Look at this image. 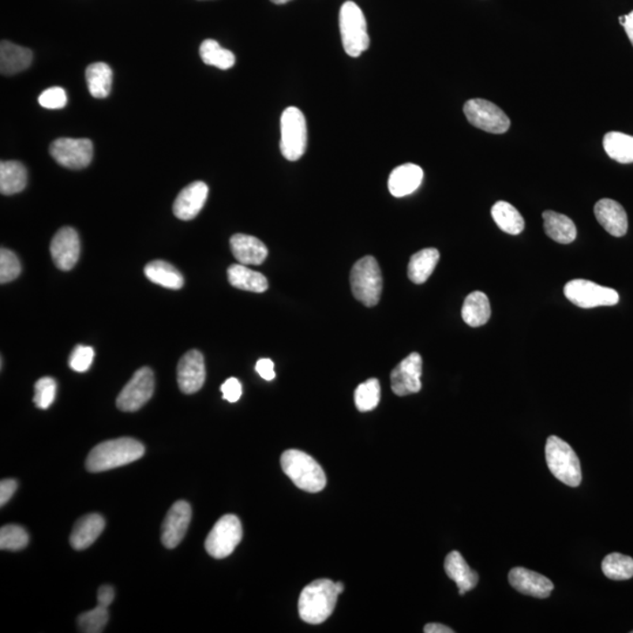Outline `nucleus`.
I'll return each mask as SVG.
<instances>
[{
    "mask_svg": "<svg viewBox=\"0 0 633 633\" xmlns=\"http://www.w3.org/2000/svg\"><path fill=\"white\" fill-rule=\"evenodd\" d=\"M355 406L358 411L370 412L379 404L380 402V384L379 380L369 379L358 386L354 393Z\"/></svg>",
    "mask_w": 633,
    "mask_h": 633,
    "instance_id": "nucleus-36",
    "label": "nucleus"
},
{
    "mask_svg": "<svg viewBox=\"0 0 633 633\" xmlns=\"http://www.w3.org/2000/svg\"><path fill=\"white\" fill-rule=\"evenodd\" d=\"M422 358L414 352L404 358L391 373V387L395 395L404 396L421 391Z\"/></svg>",
    "mask_w": 633,
    "mask_h": 633,
    "instance_id": "nucleus-13",
    "label": "nucleus"
},
{
    "mask_svg": "<svg viewBox=\"0 0 633 633\" xmlns=\"http://www.w3.org/2000/svg\"><path fill=\"white\" fill-rule=\"evenodd\" d=\"M351 290L357 301L372 307L380 301L383 292V276L376 258L366 256L351 270Z\"/></svg>",
    "mask_w": 633,
    "mask_h": 633,
    "instance_id": "nucleus-5",
    "label": "nucleus"
},
{
    "mask_svg": "<svg viewBox=\"0 0 633 633\" xmlns=\"http://www.w3.org/2000/svg\"><path fill=\"white\" fill-rule=\"evenodd\" d=\"M492 216L497 227L509 235H519L526 227V222L518 209L505 201L496 202L493 205Z\"/></svg>",
    "mask_w": 633,
    "mask_h": 633,
    "instance_id": "nucleus-32",
    "label": "nucleus"
},
{
    "mask_svg": "<svg viewBox=\"0 0 633 633\" xmlns=\"http://www.w3.org/2000/svg\"><path fill=\"white\" fill-rule=\"evenodd\" d=\"M464 115L471 125L487 133L504 134L511 127V120L496 104L485 99H471L463 106Z\"/></svg>",
    "mask_w": 633,
    "mask_h": 633,
    "instance_id": "nucleus-10",
    "label": "nucleus"
},
{
    "mask_svg": "<svg viewBox=\"0 0 633 633\" xmlns=\"http://www.w3.org/2000/svg\"><path fill=\"white\" fill-rule=\"evenodd\" d=\"M232 254L243 265H260L268 257L264 243L254 236L236 234L230 239Z\"/></svg>",
    "mask_w": 633,
    "mask_h": 633,
    "instance_id": "nucleus-20",
    "label": "nucleus"
},
{
    "mask_svg": "<svg viewBox=\"0 0 633 633\" xmlns=\"http://www.w3.org/2000/svg\"><path fill=\"white\" fill-rule=\"evenodd\" d=\"M115 591L110 586H103L97 591V604L108 608L113 602Z\"/></svg>",
    "mask_w": 633,
    "mask_h": 633,
    "instance_id": "nucleus-46",
    "label": "nucleus"
},
{
    "mask_svg": "<svg viewBox=\"0 0 633 633\" xmlns=\"http://www.w3.org/2000/svg\"><path fill=\"white\" fill-rule=\"evenodd\" d=\"M338 596L336 583L332 580H313L303 589L299 597V616L307 624L324 623L335 612Z\"/></svg>",
    "mask_w": 633,
    "mask_h": 633,
    "instance_id": "nucleus-2",
    "label": "nucleus"
},
{
    "mask_svg": "<svg viewBox=\"0 0 633 633\" xmlns=\"http://www.w3.org/2000/svg\"><path fill=\"white\" fill-rule=\"evenodd\" d=\"M93 359H95V350L92 347L78 346L71 354L69 365L76 372H86L92 366Z\"/></svg>",
    "mask_w": 633,
    "mask_h": 633,
    "instance_id": "nucleus-41",
    "label": "nucleus"
},
{
    "mask_svg": "<svg viewBox=\"0 0 633 633\" xmlns=\"http://www.w3.org/2000/svg\"><path fill=\"white\" fill-rule=\"evenodd\" d=\"M28 531L17 524H7L0 529V548L7 552H20L29 545Z\"/></svg>",
    "mask_w": 633,
    "mask_h": 633,
    "instance_id": "nucleus-37",
    "label": "nucleus"
},
{
    "mask_svg": "<svg viewBox=\"0 0 633 633\" xmlns=\"http://www.w3.org/2000/svg\"><path fill=\"white\" fill-rule=\"evenodd\" d=\"M106 526L104 519L99 514H89L78 521L71 534V546L76 550H85L103 534Z\"/></svg>",
    "mask_w": 633,
    "mask_h": 633,
    "instance_id": "nucleus-24",
    "label": "nucleus"
},
{
    "mask_svg": "<svg viewBox=\"0 0 633 633\" xmlns=\"http://www.w3.org/2000/svg\"><path fill=\"white\" fill-rule=\"evenodd\" d=\"M228 280L232 287L239 290L262 294L268 290V279L261 272L250 270L248 265L234 264L228 269Z\"/></svg>",
    "mask_w": 633,
    "mask_h": 633,
    "instance_id": "nucleus-27",
    "label": "nucleus"
},
{
    "mask_svg": "<svg viewBox=\"0 0 633 633\" xmlns=\"http://www.w3.org/2000/svg\"><path fill=\"white\" fill-rule=\"evenodd\" d=\"M200 55L205 65L220 70H229L235 65L236 58L231 51L221 46L216 40L207 39L201 44Z\"/></svg>",
    "mask_w": 633,
    "mask_h": 633,
    "instance_id": "nucleus-34",
    "label": "nucleus"
},
{
    "mask_svg": "<svg viewBox=\"0 0 633 633\" xmlns=\"http://www.w3.org/2000/svg\"><path fill=\"white\" fill-rule=\"evenodd\" d=\"M209 188L204 182L190 183L178 195L173 205L174 215L182 221L195 219L204 209Z\"/></svg>",
    "mask_w": 633,
    "mask_h": 633,
    "instance_id": "nucleus-17",
    "label": "nucleus"
},
{
    "mask_svg": "<svg viewBox=\"0 0 633 633\" xmlns=\"http://www.w3.org/2000/svg\"><path fill=\"white\" fill-rule=\"evenodd\" d=\"M67 95L62 87H51L41 93L39 96L40 106L47 110H59L67 104Z\"/></svg>",
    "mask_w": 633,
    "mask_h": 633,
    "instance_id": "nucleus-42",
    "label": "nucleus"
},
{
    "mask_svg": "<svg viewBox=\"0 0 633 633\" xmlns=\"http://www.w3.org/2000/svg\"><path fill=\"white\" fill-rule=\"evenodd\" d=\"M271 2L275 4H279L280 5V4H286L287 2H291V0H271Z\"/></svg>",
    "mask_w": 633,
    "mask_h": 633,
    "instance_id": "nucleus-50",
    "label": "nucleus"
},
{
    "mask_svg": "<svg viewBox=\"0 0 633 633\" xmlns=\"http://www.w3.org/2000/svg\"><path fill=\"white\" fill-rule=\"evenodd\" d=\"M192 521V507L188 502L178 501L171 505L170 512L163 521L162 539L163 546L168 549H174L185 538Z\"/></svg>",
    "mask_w": 633,
    "mask_h": 633,
    "instance_id": "nucleus-14",
    "label": "nucleus"
},
{
    "mask_svg": "<svg viewBox=\"0 0 633 633\" xmlns=\"http://www.w3.org/2000/svg\"><path fill=\"white\" fill-rule=\"evenodd\" d=\"M18 483L13 479H6L0 482V505L4 507L16 493Z\"/></svg>",
    "mask_w": 633,
    "mask_h": 633,
    "instance_id": "nucleus-44",
    "label": "nucleus"
},
{
    "mask_svg": "<svg viewBox=\"0 0 633 633\" xmlns=\"http://www.w3.org/2000/svg\"><path fill=\"white\" fill-rule=\"evenodd\" d=\"M631 633H633V631H631Z\"/></svg>",
    "mask_w": 633,
    "mask_h": 633,
    "instance_id": "nucleus-51",
    "label": "nucleus"
},
{
    "mask_svg": "<svg viewBox=\"0 0 633 633\" xmlns=\"http://www.w3.org/2000/svg\"><path fill=\"white\" fill-rule=\"evenodd\" d=\"M603 147L612 160L620 163H633V137L610 132L603 138Z\"/></svg>",
    "mask_w": 633,
    "mask_h": 633,
    "instance_id": "nucleus-33",
    "label": "nucleus"
},
{
    "mask_svg": "<svg viewBox=\"0 0 633 633\" xmlns=\"http://www.w3.org/2000/svg\"><path fill=\"white\" fill-rule=\"evenodd\" d=\"M595 216L610 235L623 237L628 232L629 222L625 209L618 202L603 198L595 205Z\"/></svg>",
    "mask_w": 633,
    "mask_h": 633,
    "instance_id": "nucleus-19",
    "label": "nucleus"
},
{
    "mask_svg": "<svg viewBox=\"0 0 633 633\" xmlns=\"http://www.w3.org/2000/svg\"><path fill=\"white\" fill-rule=\"evenodd\" d=\"M223 399L229 403H237L242 396V384L236 378H229L222 386H221Z\"/></svg>",
    "mask_w": 633,
    "mask_h": 633,
    "instance_id": "nucleus-43",
    "label": "nucleus"
},
{
    "mask_svg": "<svg viewBox=\"0 0 633 633\" xmlns=\"http://www.w3.org/2000/svg\"><path fill=\"white\" fill-rule=\"evenodd\" d=\"M145 454V446L132 437H120L101 442L93 448L86 460V468L91 473H101L126 466L141 459Z\"/></svg>",
    "mask_w": 633,
    "mask_h": 633,
    "instance_id": "nucleus-1",
    "label": "nucleus"
},
{
    "mask_svg": "<svg viewBox=\"0 0 633 633\" xmlns=\"http://www.w3.org/2000/svg\"><path fill=\"white\" fill-rule=\"evenodd\" d=\"M603 574L612 580H628L633 577V558L613 553L602 562Z\"/></svg>",
    "mask_w": 633,
    "mask_h": 633,
    "instance_id": "nucleus-35",
    "label": "nucleus"
},
{
    "mask_svg": "<svg viewBox=\"0 0 633 633\" xmlns=\"http://www.w3.org/2000/svg\"><path fill=\"white\" fill-rule=\"evenodd\" d=\"M242 537L241 521L235 515H224L217 521L205 539V550L216 560H222L234 553L236 546L242 541Z\"/></svg>",
    "mask_w": 633,
    "mask_h": 633,
    "instance_id": "nucleus-8",
    "label": "nucleus"
},
{
    "mask_svg": "<svg viewBox=\"0 0 633 633\" xmlns=\"http://www.w3.org/2000/svg\"><path fill=\"white\" fill-rule=\"evenodd\" d=\"M256 371L264 380L271 381L276 378L275 365L271 359H260L256 364Z\"/></svg>",
    "mask_w": 633,
    "mask_h": 633,
    "instance_id": "nucleus-45",
    "label": "nucleus"
},
{
    "mask_svg": "<svg viewBox=\"0 0 633 633\" xmlns=\"http://www.w3.org/2000/svg\"><path fill=\"white\" fill-rule=\"evenodd\" d=\"M28 183V171L18 161H3L0 163V192L14 195L22 192Z\"/></svg>",
    "mask_w": 633,
    "mask_h": 633,
    "instance_id": "nucleus-30",
    "label": "nucleus"
},
{
    "mask_svg": "<svg viewBox=\"0 0 633 633\" xmlns=\"http://www.w3.org/2000/svg\"><path fill=\"white\" fill-rule=\"evenodd\" d=\"M336 587H337V591H338L339 595L343 594L344 589H346V587H344V584L342 582H337Z\"/></svg>",
    "mask_w": 633,
    "mask_h": 633,
    "instance_id": "nucleus-49",
    "label": "nucleus"
},
{
    "mask_svg": "<svg viewBox=\"0 0 633 633\" xmlns=\"http://www.w3.org/2000/svg\"><path fill=\"white\" fill-rule=\"evenodd\" d=\"M86 81L89 93L96 99H104L110 96L113 72L111 67L104 62H95L86 70Z\"/></svg>",
    "mask_w": 633,
    "mask_h": 633,
    "instance_id": "nucleus-31",
    "label": "nucleus"
},
{
    "mask_svg": "<svg viewBox=\"0 0 633 633\" xmlns=\"http://www.w3.org/2000/svg\"><path fill=\"white\" fill-rule=\"evenodd\" d=\"M623 26L633 46V11L631 13L627 14V20H625V24Z\"/></svg>",
    "mask_w": 633,
    "mask_h": 633,
    "instance_id": "nucleus-48",
    "label": "nucleus"
},
{
    "mask_svg": "<svg viewBox=\"0 0 633 633\" xmlns=\"http://www.w3.org/2000/svg\"><path fill=\"white\" fill-rule=\"evenodd\" d=\"M423 632H426V633H453L454 631H453L451 628L446 627V625L437 624V623H430V624L426 625L425 629H423Z\"/></svg>",
    "mask_w": 633,
    "mask_h": 633,
    "instance_id": "nucleus-47",
    "label": "nucleus"
},
{
    "mask_svg": "<svg viewBox=\"0 0 633 633\" xmlns=\"http://www.w3.org/2000/svg\"><path fill=\"white\" fill-rule=\"evenodd\" d=\"M445 571L449 579L454 580L459 587V594L463 596L473 590L479 583L477 571H471L466 560L459 552L449 553L445 560Z\"/></svg>",
    "mask_w": 633,
    "mask_h": 633,
    "instance_id": "nucleus-22",
    "label": "nucleus"
},
{
    "mask_svg": "<svg viewBox=\"0 0 633 633\" xmlns=\"http://www.w3.org/2000/svg\"><path fill=\"white\" fill-rule=\"evenodd\" d=\"M546 460L554 477L569 487H579L582 482L580 462L571 445L561 437L552 436L546 445Z\"/></svg>",
    "mask_w": 633,
    "mask_h": 633,
    "instance_id": "nucleus-4",
    "label": "nucleus"
},
{
    "mask_svg": "<svg viewBox=\"0 0 633 633\" xmlns=\"http://www.w3.org/2000/svg\"><path fill=\"white\" fill-rule=\"evenodd\" d=\"M283 471L297 488L307 493H320L327 486V475L316 460L298 451L288 449L280 458Z\"/></svg>",
    "mask_w": 633,
    "mask_h": 633,
    "instance_id": "nucleus-3",
    "label": "nucleus"
},
{
    "mask_svg": "<svg viewBox=\"0 0 633 633\" xmlns=\"http://www.w3.org/2000/svg\"><path fill=\"white\" fill-rule=\"evenodd\" d=\"M205 365L204 354L200 351L187 352L178 365V383L186 395H194L204 387Z\"/></svg>",
    "mask_w": 633,
    "mask_h": 633,
    "instance_id": "nucleus-16",
    "label": "nucleus"
},
{
    "mask_svg": "<svg viewBox=\"0 0 633 633\" xmlns=\"http://www.w3.org/2000/svg\"><path fill=\"white\" fill-rule=\"evenodd\" d=\"M51 256L57 268L63 271L76 267L80 256V238L73 228H62L55 234L51 242Z\"/></svg>",
    "mask_w": 633,
    "mask_h": 633,
    "instance_id": "nucleus-15",
    "label": "nucleus"
},
{
    "mask_svg": "<svg viewBox=\"0 0 633 633\" xmlns=\"http://www.w3.org/2000/svg\"><path fill=\"white\" fill-rule=\"evenodd\" d=\"M21 272V264L17 254L9 249L0 251V283L6 284L17 279Z\"/></svg>",
    "mask_w": 633,
    "mask_h": 633,
    "instance_id": "nucleus-39",
    "label": "nucleus"
},
{
    "mask_svg": "<svg viewBox=\"0 0 633 633\" xmlns=\"http://www.w3.org/2000/svg\"><path fill=\"white\" fill-rule=\"evenodd\" d=\"M50 153L60 166L82 170L92 162L93 144L88 138L62 137L51 145Z\"/></svg>",
    "mask_w": 633,
    "mask_h": 633,
    "instance_id": "nucleus-12",
    "label": "nucleus"
},
{
    "mask_svg": "<svg viewBox=\"0 0 633 633\" xmlns=\"http://www.w3.org/2000/svg\"><path fill=\"white\" fill-rule=\"evenodd\" d=\"M145 275L152 283L171 290H179L185 286L181 272L168 262L160 260L151 262L146 265Z\"/></svg>",
    "mask_w": 633,
    "mask_h": 633,
    "instance_id": "nucleus-29",
    "label": "nucleus"
},
{
    "mask_svg": "<svg viewBox=\"0 0 633 633\" xmlns=\"http://www.w3.org/2000/svg\"><path fill=\"white\" fill-rule=\"evenodd\" d=\"M108 608L97 604L96 608L80 614L78 617V625L81 632H103L108 623Z\"/></svg>",
    "mask_w": 633,
    "mask_h": 633,
    "instance_id": "nucleus-38",
    "label": "nucleus"
},
{
    "mask_svg": "<svg viewBox=\"0 0 633 633\" xmlns=\"http://www.w3.org/2000/svg\"><path fill=\"white\" fill-rule=\"evenodd\" d=\"M35 392L33 402H35L36 406L41 408V410H47L54 403L55 395H57V383H55L54 378H41L36 383Z\"/></svg>",
    "mask_w": 633,
    "mask_h": 633,
    "instance_id": "nucleus-40",
    "label": "nucleus"
},
{
    "mask_svg": "<svg viewBox=\"0 0 633 633\" xmlns=\"http://www.w3.org/2000/svg\"><path fill=\"white\" fill-rule=\"evenodd\" d=\"M343 46L350 57L357 58L370 46L364 13L354 2H346L339 13Z\"/></svg>",
    "mask_w": 633,
    "mask_h": 633,
    "instance_id": "nucleus-6",
    "label": "nucleus"
},
{
    "mask_svg": "<svg viewBox=\"0 0 633 633\" xmlns=\"http://www.w3.org/2000/svg\"><path fill=\"white\" fill-rule=\"evenodd\" d=\"M564 296L572 304L582 309L613 306L620 302V295L616 290L587 279H574L569 282L564 287Z\"/></svg>",
    "mask_w": 633,
    "mask_h": 633,
    "instance_id": "nucleus-9",
    "label": "nucleus"
},
{
    "mask_svg": "<svg viewBox=\"0 0 633 633\" xmlns=\"http://www.w3.org/2000/svg\"><path fill=\"white\" fill-rule=\"evenodd\" d=\"M508 579L511 586L519 593L537 598H548L554 590L552 580L526 568L512 569Z\"/></svg>",
    "mask_w": 633,
    "mask_h": 633,
    "instance_id": "nucleus-18",
    "label": "nucleus"
},
{
    "mask_svg": "<svg viewBox=\"0 0 633 633\" xmlns=\"http://www.w3.org/2000/svg\"><path fill=\"white\" fill-rule=\"evenodd\" d=\"M155 388L154 373L149 367H142L134 373L116 399V406L122 412H137L151 400Z\"/></svg>",
    "mask_w": 633,
    "mask_h": 633,
    "instance_id": "nucleus-11",
    "label": "nucleus"
},
{
    "mask_svg": "<svg viewBox=\"0 0 633 633\" xmlns=\"http://www.w3.org/2000/svg\"><path fill=\"white\" fill-rule=\"evenodd\" d=\"M32 51L10 41L0 44V71L4 76H13L31 66Z\"/></svg>",
    "mask_w": 633,
    "mask_h": 633,
    "instance_id": "nucleus-23",
    "label": "nucleus"
},
{
    "mask_svg": "<svg viewBox=\"0 0 633 633\" xmlns=\"http://www.w3.org/2000/svg\"><path fill=\"white\" fill-rule=\"evenodd\" d=\"M461 314L468 327L479 328L488 323L492 310L487 295L481 291H474L468 295L464 299Z\"/></svg>",
    "mask_w": 633,
    "mask_h": 633,
    "instance_id": "nucleus-25",
    "label": "nucleus"
},
{
    "mask_svg": "<svg viewBox=\"0 0 633 633\" xmlns=\"http://www.w3.org/2000/svg\"><path fill=\"white\" fill-rule=\"evenodd\" d=\"M440 253L437 249L429 248L418 251L411 257L408 264V279L414 284H423L432 276L437 263Z\"/></svg>",
    "mask_w": 633,
    "mask_h": 633,
    "instance_id": "nucleus-28",
    "label": "nucleus"
},
{
    "mask_svg": "<svg viewBox=\"0 0 633 633\" xmlns=\"http://www.w3.org/2000/svg\"><path fill=\"white\" fill-rule=\"evenodd\" d=\"M422 179L421 167L414 163H404L403 166L396 167L389 175V193L395 197L407 196L421 187Z\"/></svg>",
    "mask_w": 633,
    "mask_h": 633,
    "instance_id": "nucleus-21",
    "label": "nucleus"
},
{
    "mask_svg": "<svg viewBox=\"0 0 633 633\" xmlns=\"http://www.w3.org/2000/svg\"><path fill=\"white\" fill-rule=\"evenodd\" d=\"M307 129L303 112L287 107L280 118V152L288 161L301 159L306 151Z\"/></svg>",
    "mask_w": 633,
    "mask_h": 633,
    "instance_id": "nucleus-7",
    "label": "nucleus"
},
{
    "mask_svg": "<svg viewBox=\"0 0 633 633\" xmlns=\"http://www.w3.org/2000/svg\"><path fill=\"white\" fill-rule=\"evenodd\" d=\"M546 234L561 245H571L577 236L575 223L563 213L546 211L542 213Z\"/></svg>",
    "mask_w": 633,
    "mask_h": 633,
    "instance_id": "nucleus-26",
    "label": "nucleus"
}]
</instances>
